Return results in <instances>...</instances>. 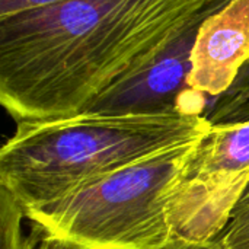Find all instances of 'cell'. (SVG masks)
<instances>
[{"mask_svg": "<svg viewBox=\"0 0 249 249\" xmlns=\"http://www.w3.org/2000/svg\"><path fill=\"white\" fill-rule=\"evenodd\" d=\"M219 115L223 123H236L249 118V63L232 89L222 96Z\"/></svg>", "mask_w": 249, "mask_h": 249, "instance_id": "9", "label": "cell"}, {"mask_svg": "<svg viewBox=\"0 0 249 249\" xmlns=\"http://www.w3.org/2000/svg\"><path fill=\"white\" fill-rule=\"evenodd\" d=\"M249 182V118L213 124L198 140L171 206L174 239L210 242Z\"/></svg>", "mask_w": 249, "mask_h": 249, "instance_id": "4", "label": "cell"}, {"mask_svg": "<svg viewBox=\"0 0 249 249\" xmlns=\"http://www.w3.org/2000/svg\"><path fill=\"white\" fill-rule=\"evenodd\" d=\"M248 63L249 0H229L209 15L198 29L191 51L188 85L207 96L214 109Z\"/></svg>", "mask_w": 249, "mask_h": 249, "instance_id": "6", "label": "cell"}, {"mask_svg": "<svg viewBox=\"0 0 249 249\" xmlns=\"http://www.w3.org/2000/svg\"><path fill=\"white\" fill-rule=\"evenodd\" d=\"M229 0H209L153 58L102 92L83 112L101 115H191L210 118L213 102L188 85L191 51L201 23Z\"/></svg>", "mask_w": 249, "mask_h": 249, "instance_id": "5", "label": "cell"}, {"mask_svg": "<svg viewBox=\"0 0 249 249\" xmlns=\"http://www.w3.org/2000/svg\"><path fill=\"white\" fill-rule=\"evenodd\" d=\"M209 0H64L0 18V102L16 121L83 112Z\"/></svg>", "mask_w": 249, "mask_h": 249, "instance_id": "1", "label": "cell"}, {"mask_svg": "<svg viewBox=\"0 0 249 249\" xmlns=\"http://www.w3.org/2000/svg\"><path fill=\"white\" fill-rule=\"evenodd\" d=\"M165 249H220L213 241L210 242H193V241H182L174 239Z\"/></svg>", "mask_w": 249, "mask_h": 249, "instance_id": "11", "label": "cell"}, {"mask_svg": "<svg viewBox=\"0 0 249 249\" xmlns=\"http://www.w3.org/2000/svg\"><path fill=\"white\" fill-rule=\"evenodd\" d=\"M213 124L191 115H77L16 123L0 150V187L20 207L54 201L150 155L200 140Z\"/></svg>", "mask_w": 249, "mask_h": 249, "instance_id": "2", "label": "cell"}, {"mask_svg": "<svg viewBox=\"0 0 249 249\" xmlns=\"http://www.w3.org/2000/svg\"><path fill=\"white\" fill-rule=\"evenodd\" d=\"M197 143L150 155L25 209L29 231L53 249H165L174 241L172 200Z\"/></svg>", "mask_w": 249, "mask_h": 249, "instance_id": "3", "label": "cell"}, {"mask_svg": "<svg viewBox=\"0 0 249 249\" xmlns=\"http://www.w3.org/2000/svg\"><path fill=\"white\" fill-rule=\"evenodd\" d=\"M213 242L220 249H249V182Z\"/></svg>", "mask_w": 249, "mask_h": 249, "instance_id": "8", "label": "cell"}, {"mask_svg": "<svg viewBox=\"0 0 249 249\" xmlns=\"http://www.w3.org/2000/svg\"><path fill=\"white\" fill-rule=\"evenodd\" d=\"M58 1L64 0H0V18H7L15 13L44 7Z\"/></svg>", "mask_w": 249, "mask_h": 249, "instance_id": "10", "label": "cell"}, {"mask_svg": "<svg viewBox=\"0 0 249 249\" xmlns=\"http://www.w3.org/2000/svg\"><path fill=\"white\" fill-rule=\"evenodd\" d=\"M23 219L20 204L7 190L0 187V249H35L39 239L32 232L29 236H23Z\"/></svg>", "mask_w": 249, "mask_h": 249, "instance_id": "7", "label": "cell"}]
</instances>
